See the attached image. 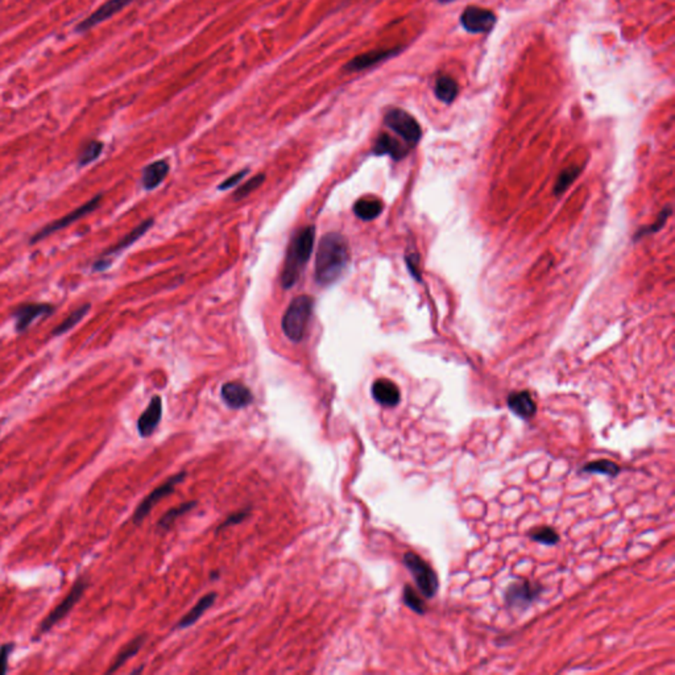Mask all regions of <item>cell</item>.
<instances>
[{
  "mask_svg": "<svg viewBox=\"0 0 675 675\" xmlns=\"http://www.w3.org/2000/svg\"><path fill=\"white\" fill-rule=\"evenodd\" d=\"M313 305L312 297L298 296L288 306L282 317V331L291 342L298 343L305 337L310 317L313 314Z\"/></svg>",
  "mask_w": 675,
  "mask_h": 675,
  "instance_id": "cell-3",
  "label": "cell"
},
{
  "mask_svg": "<svg viewBox=\"0 0 675 675\" xmlns=\"http://www.w3.org/2000/svg\"><path fill=\"white\" fill-rule=\"evenodd\" d=\"M101 201H102V196L99 194V196L94 197L93 199H90L89 202H86L85 205L80 206L78 209H75L74 211L69 212V214H66L65 217H62V218L59 219V221L52 222L50 224H48V226H45V227H43V230H41V231H38V233H36L35 236L31 239V243H37V242H40V240H43V239L48 238L49 235L57 233V231L62 230V228H66V227L70 226L71 223H74V222L81 219V218H83V217H86L87 214L93 212L94 210L96 209V208L99 206V202H101Z\"/></svg>",
  "mask_w": 675,
  "mask_h": 675,
  "instance_id": "cell-9",
  "label": "cell"
},
{
  "mask_svg": "<svg viewBox=\"0 0 675 675\" xmlns=\"http://www.w3.org/2000/svg\"><path fill=\"white\" fill-rule=\"evenodd\" d=\"M163 417V401L161 397L154 396L148 407L143 412L138 421V430L141 437H150L156 430Z\"/></svg>",
  "mask_w": 675,
  "mask_h": 675,
  "instance_id": "cell-15",
  "label": "cell"
},
{
  "mask_svg": "<svg viewBox=\"0 0 675 675\" xmlns=\"http://www.w3.org/2000/svg\"><path fill=\"white\" fill-rule=\"evenodd\" d=\"M451 1H455V0H451Z\"/></svg>",
  "mask_w": 675,
  "mask_h": 675,
  "instance_id": "cell-36",
  "label": "cell"
},
{
  "mask_svg": "<svg viewBox=\"0 0 675 675\" xmlns=\"http://www.w3.org/2000/svg\"><path fill=\"white\" fill-rule=\"evenodd\" d=\"M12 651H13V644L12 642L4 644L3 646H0V675H4L7 673L8 658H10V654H11Z\"/></svg>",
  "mask_w": 675,
  "mask_h": 675,
  "instance_id": "cell-33",
  "label": "cell"
},
{
  "mask_svg": "<svg viewBox=\"0 0 675 675\" xmlns=\"http://www.w3.org/2000/svg\"><path fill=\"white\" fill-rule=\"evenodd\" d=\"M132 1H135V0H108V1H106L103 6H101L96 11L93 12L89 17L82 20L81 23L75 27V32L83 34V32L94 28L95 25L103 23L106 20H108L110 17H112L114 15H117V12L126 8Z\"/></svg>",
  "mask_w": 675,
  "mask_h": 675,
  "instance_id": "cell-11",
  "label": "cell"
},
{
  "mask_svg": "<svg viewBox=\"0 0 675 675\" xmlns=\"http://www.w3.org/2000/svg\"><path fill=\"white\" fill-rule=\"evenodd\" d=\"M103 151V144L101 141H90L89 144L85 145V148L82 150L81 154L78 157V164L80 166H85V165H89L90 163L95 161L101 153Z\"/></svg>",
  "mask_w": 675,
  "mask_h": 675,
  "instance_id": "cell-27",
  "label": "cell"
},
{
  "mask_svg": "<svg viewBox=\"0 0 675 675\" xmlns=\"http://www.w3.org/2000/svg\"><path fill=\"white\" fill-rule=\"evenodd\" d=\"M541 593L542 587L539 584L524 579L517 581L511 583L505 590V603L514 609H525L536 600Z\"/></svg>",
  "mask_w": 675,
  "mask_h": 675,
  "instance_id": "cell-7",
  "label": "cell"
},
{
  "mask_svg": "<svg viewBox=\"0 0 675 675\" xmlns=\"http://www.w3.org/2000/svg\"><path fill=\"white\" fill-rule=\"evenodd\" d=\"M579 170H581V169H579V168H576V166H575V168H569V169H566V170H565L562 175H559L558 182H557V185H556V193L558 194V193L565 191V190L569 187V185H570L571 182H572V181H574L576 177H578V175H579Z\"/></svg>",
  "mask_w": 675,
  "mask_h": 675,
  "instance_id": "cell-32",
  "label": "cell"
},
{
  "mask_svg": "<svg viewBox=\"0 0 675 675\" xmlns=\"http://www.w3.org/2000/svg\"><path fill=\"white\" fill-rule=\"evenodd\" d=\"M168 173H169V164L166 161L160 160V161L150 164L143 170V177H141L143 187L147 190L156 189L163 182Z\"/></svg>",
  "mask_w": 675,
  "mask_h": 675,
  "instance_id": "cell-19",
  "label": "cell"
},
{
  "mask_svg": "<svg viewBox=\"0 0 675 675\" xmlns=\"http://www.w3.org/2000/svg\"><path fill=\"white\" fill-rule=\"evenodd\" d=\"M53 310L55 307L49 303H25L19 306L13 313L16 331L24 333L37 318L50 315L53 313Z\"/></svg>",
  "mask_w": 675,
  "mask_h": 675,
  "instance_id": "cell-12",
  "label": "cell"
},
{
  "mask_svg": "<svg viewBox=\"0 0 675 675\" xmlns=\"http://www.w3.org/2000/svg\"><path fill=\"white\" fill-rule=\"evenodd\" d=\"M153 224V221L152 219H148V221L143 222L141 224H139L136 228H133L129 235H126L117 245L111 247L107 252L105 254L103 257L114 256V255H117L120 254L122 251H124L126 248H129V245H133L135 242H138L140 238L147 233Z\"/></svg>",
  "mask_w": 675,
  "mask_h": 675,
  "instance_id": "cell-23",
  "label": "cell"
},
{
  "mask_svg": "<svg viewBox=\"0 0 675 675\" xmlns=\"http://www.w3.org/2000/svg\"><path fill=\"white\" fill-rule=\"evenodd\" d=\"M404 603L407 604L410 609H413L414 612H417L419 615H423L425 611H426V607H425V602L422 600V597L419 596L414 588H412L410 586H405L404 587Z\"/></svg>",
  "mask_w": 675,
  "mask_h": 675,
  "instance_id": "cell-30",
  "label": "cell"
},
{
  "mask_svg": "<svg viewBox=\"0 0 675 675\" xmlns=\"http://www.w3.org/2000/svg\"><path fill=\"white\" fill-rule=\"evenodd\" d=\"M215 597H217V595L214 594V593L205 595V596H203V597L199 600L198 603L196 604V607H193V608L189 611V614L185 615V616L182 617V618L180 620V623L177 624V628H187V627H190V625L196 624V623L198 621L199 617L202 616V615H203V614H205V612L209 609L210 607L214 604Z\"/></svg>",
  "mask_w": 675,
  "mask_h": 675,
  "instance_id": "cell-22",
  "label": "cell"
},
{
  "mask_svg": "<svg viewBox=\"0 0 675 675\" xmlns=\"http://www.w3.org/2000/svg\"><path fill=\"white\" fill-rule=\"evenodd\" d=\"M384 122L388 129L396 132L407 144L414 145L421 140L422 129L419 127V122L407 111L401 108H392L386 112Z\"/></svg>",
  "mask_w": 675,
  "mask_h": 675,
  "instance_id": "cell-5",
  "label": "cell"
},
{
  "mask_svg": "<svg viewBox=\"0 0 675 675\" xmlns=\"http://www.w3.org/2000/svg\"><path fill=\"white\" fill-rule=\"evenodd\" d=\"M185 475H187L185 472H181V474H178V475H175V477L168 479V480H166L164 484H161L159 488H156L154 491H153V492H151V493H150V495H148V496H147L144 500L141 501V504H140L139 507L136 508L135 513H133V517H132V518H133V523H135V524H139V523H141V521H143V520H144V518H145V517L150 514V512L152 511V508H153V507H154V505H156L159 501L163 500L164 498H166V496H169L170 493H173V492H175V486H177L180 481H182V480H184Z\"/></svg>",
  "mask_w": 675,
  "mask_h": 675,
  "instance_id": "cell-10",
  "label": "cell"
},
{
  "mask_svg": "<svg viewBox=\"0 0 675 675\" xmlns=\"http://www.w3.org/2000/svg\"><path fill=\"white\" fill-rule=\"evenodd\" d=\"M584 472H594V474H603L607 477H617L620 472V467L617 466L615 462L602 459V460H595L591 463H587L583 467Z\"/></svg>",
  "mask_w": 675,
  "mask_h": 675,
  "instance_id": "cell-26",
  "label": "cell"
},
{
  "mask_svg": "<svg viewBox=\"0 0 675 675\" xmlns=\"http://www.w3.org/2000/svg\"><path fill=\"white\" fill-rule=\"evenodd\" d=\"M266 181V175H255L254 178H251L249 181H247L245 185L239 187L236 191H235V199H242L245 198L247 196H249L252 191H255L256 189L263 185V182Z\"/></svg>",
  "mask_w": 675,
  "mask_h": 675,
  "instance_id": "cell-31",
  "label": "cell"
},
{
  "mask_svg": "<svg viewBox=\"0 0 675 675\" xmlns=\"http://www.w3.org/2000/svg\"><path fill=\"white\" fill-rule=\"evenodd\" d=\"M460 24L468 34H488L496 25V15L491 10L470 6L462 12Z\"/></svg>",
  "mask_w": 675,
  "mask_h": 675,
  "instance_id": "cell-8",
  "label": "cell"
},
{
  "mask_svg": "<svg viewBox=\"0 0 675 675\" xmlns=\"http://www.w3.org/2000/svg\"><path fill=\"white\" fill-rule=\"evenodd\" d=\"M404 563L409 571L412 572L414 581L419 586V593L425 597H433L437 594L440 582L435 571L433 570L430 565L417 556L416 553L407 551L404 556Z\"/></svg>",
  "mask_w": 675,
  "mask_h": 675,
  "instance_id": "cell-4",
  "label": "cell"
},
{
  "mask_svg": "<svg viewBox=\"0 0 675 675\" xmlns=\"http://www.w3.org/2000/svg\"><path fill=\"white\" fill-rule=\"evenodd\" d=\"M86 588H87V581L86 579L77 581V583L73 586L69 595L41 621L38 634H45L53 627H56L62 618L68 616L70 611L80 602V599L85 594Z\"/></svg>",
  "mask_w": 675,
  "mask_h": 675,
  "instance_id": "cell-6",
  "label": "cell"
},
{
  "mask_svg": "<svg viewBox=\"0 0 675 675\" xmlns=\"http://www.w3.org/2000/svg\"><path fill=\"white\" fill-rule=\"evenodd\" d=\"M349 249L347 239L339 233H328L321 239L315 257V279L321 285L335 282L347 267Z\"/></svg>",
  "mask_w": 675,
  "mask_h": 675,
  "instance_id": "cell-1",
  "label": "cell"
},
{
  "mask_svg": "<svg viewBox=\"0 0 675 675\" xmlns=\"http://www.w3.org/2000/svg\"><path fill=\"white\" fill-rule=\"evenodd\" d=\"M248 172H249V169H243V170H240V172H238V173H235V175H231L230 178L224 180V181L222 182L221 185H219V190H227V189H231V187L239 185V182H240L243 178H245V175H247Z\"/></svg>",
  "mask_w": 675,
  "mask_h": 675,
  "instance_id": "cell-34",
  "label": "cell"
},
{
  "mask_svg": "<svg viewBox=\"0 0 675 675\" xmlns=\"http://www.w3.org/2000/svg\"><path fill=\"white\" fill-rule=\"evenodd\" d=\"M529 536H530V538H532L533 541L539 542V544H544V545H549V546L558 544L559 541L558 533H557L554 529L549 528V526H541V528H536L535 530H532V532H530V535H529Z\"/></svg>",
  "mask_w": 675,
  "mask_h": 675,
  "instance_id": "cell-29",
  "label": "cell"
},
{
  "mask_svg": "<svg viewBox=\"0 0 675 675\" xmlns=\"http://www.w3.org/2000/svg\"><path fill=\"white\" fill-rule=\"evenodd\" d=\"M401 50H402V48L397 47L391 48V49H377V50H372V52H367V53L361 55V56H358V57H355V59L349 61V64L344 66V70H347V71H361V70L372 68V66L380 64V62H383V61L395 57Z\"/></svg>",
  "mask_w": 675,
  "mask_h": 675,
  "instance_id": "cell-13",
  "label": "cell"
},
{
  "mask_svg": "<svg viewBox=\"0 0 675 675\" xmlns=\"http://www.w3.org/2000/svg\"><path fill=\"white\" fill-rule=\"evenodd\" d=\"M383 202L373 197L361 198L354 205V212L361 221H372L383 212Z\"/></svg>",
  "mask_w": 675,
  "mask_h": 675,
  "instance_id": "cell-21",
  "label": "cell"
},
{
  "mask_svg": "<svg viewBox=\"0 0 675 675\" xmlns=\"http://www.w3.org/2000/svg\"><path fill=\"white\" fill-rule=\"evenodd\" d=\"M508 407L514 414L525 419H532L537 412L536 402L526 391L511 393L508 397Z\"/></svg>",
  "mask_w": 675,
  "mask_h": 675,
  "instance_id": "cell-17",
  "label": "cell"
},
{
  "mask_svg": "<svg viewBox=\"0 0 675 675\" xmlns=\"http://www.w3.org/2000/svg\"><path fill=\"white\" fill-rule=\"evenodd\" d=\"M407 150L405 145H402L398 140L392 138L388 133H382L373 147V153L377 156L388 154L395 160H401L407 154Z\"/></svg>",
  "mask_w": 675,
  "mask_h": 675,
  "instance_id": "cell-18",
  "label": "cell"
},
{
  "mask_svg": "<svg viewBox=\"0 0 675 675\" xmlns=\"http://www.w3.org/2000/svg\"><path fill=\"white\" fill-rule=\"evenodd\" d=\"M90 307H92V305H90V303H86V305H82L81 307H78L77 310H74V312H73V313H71V314H70L66 319H64V321L59 324V326L56 327V328L53 330V335H55V337L64 335V334H66L69 330H71L73 327L77 326V325L81 322L82 318H85V317L87 315L89 310H90Z\"/></svg>",
  "mask_w": 675,
  "mask_h": 675,
  "instance_id": "cell-25",
  "label": "cell"
},
{
  "mask_svg": "<svg viewBox=\"0 0 675 675\" xmlns=\"http://www.w3.org/2000/svg\"><path fill=\"white\" fill-rule=\"evenodd\" d=\"M248 516V511H242V512L235 513V514H231L223 524L221 525L219 529H224L226 526H230V525L239 524L242 523L245 518H247Z\"/></svg>",
  "mask_w": 675,
  "mask_h": 675,
  "instance_id": "cell-35",
  "label": "cell"
},
{
  "mask_svg": "<svg viewBox=\"0 0 675 675\" xmlns=\"http://www.w3.org/2000/svg\"><path fill=\"white\" fill-rule=\"evenodd\" d=\"M222 398L231 409H242L248 407L254 396L249 388L239 382H230L222 386Z\"/></svg>",
  "mask_w": 675,
  "mask_h": 675,
  "instance_id": "cell-14",
  "label": "cell"
},
{
  "mask_svg": "<svg viewBox=\"0 0 675 675\" xmlns=\"http://www.w3.org/2000/svg\"><path fill=\"white\" fill-rule=\"evenodd\" d=\"M196 504H197L196 501H190V502L182 504V505L177 507V508L170 509L166 514H164L163 518L159 523V528H161V529H169L178 517H181L182 514H185L190 509H193L196 507Z\"/></svg>",
  "mask_w": 675,
  "mask_h": 675,
  "instance_id": "cell-28",
  "label": "cell"
},
{
  "mask_svg": "<svg viewBox=\"0 0 675 675\" xmlns=\"http://www.w3.org/2000/svg\"><path fill=\"white\" fill-rule=\"evenodd\" d=\"M372 396L380 405L393 407L400 402V389L388 379H379L372 385Z\"/></svg>",
  "mask_w": 675,
  "mask_h": 675,
  "instance_id": "cell-16",
  "label": "cell"
},
{
  "mask_svg": "<svg viewBox=\"0 0 675 675\" xmlns=\"http://www.w3.org/2000/svg\"><path fill=\"white\" fill-rule=\"evenodd\" d=\"M315 227L307 226L294 236L291 240L284 269L281 273V284L285 289L291 288L307 264L314 248Z\"/></svg>",
  "mask_w": 675,
  "mask_h": 675,
  "instance_id": "cell-2",
  "label": "cell"
},
{
  "mask_svg": "<svg viewBox=\"0 0 675 675\" xmlns=\"http://www.w3.org/2000/svg\"><path fill=\"white\" fill-rule=\"evenodd\" d=\"M144 641H145V636H139V637H136L135 640L131 641L129 645H127V646H124V648L122 649V652L117 654L115 662H114L112 666H111V667L107 670V673H108V674L115 673V672L119 670V669H120L123 665L126 664L129 660H131V658H132L135 654H138V652H139L140 649H141V646L144 645Z\"/></svg>",
  "mask_w": 675,
  "mask_h": 675,
  "instance_id": "cell-24",
  "label": "cell"
},
{
  "mask_svg": "<svg viewBox=\"0 0 675 675\" xmlns=\"http://www.w3.org/2000/svg\"><path fill=\"white\" fill-rule=\"evenodd\" d=\"M434 94H435L438 101H441L446 105H450V103L454 102L458 94H459V86H458V83L454 78L443 74L441 77H438L437 81H435Z\"/></svg>",
  "mask_w": 675,
  "mask_h": 675,
  "instance_id": "cell-20",
  "label": "cell"
}]
</instances>
